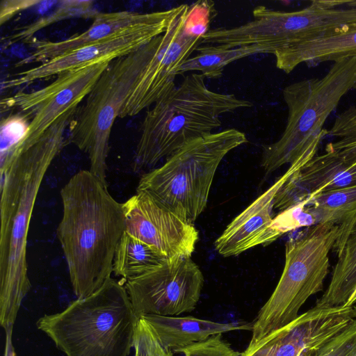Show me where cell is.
Segmentation results:
<instances>
[{
  "instance_id": "obj_1",
  "label": "cell",
  "mask_w": 356,
  "mask_h": 356,
  "mask_svg": "<svg viewBox=\"0 0 356 356\" xmlns=\"http://www.w3.org/2000/svg\"><path fill=\"white\" fill-rule=\"evenodd\" d=\"M76 109L60 116L29 149L0 163V324L4 329L13 326L31 286L26 259L31 217L44 175L67 144L65 132Z\"/></svg>"
},
{
  "instance_id": "obj_36",
  "label": "cell",
  "mask_w": 356,
  "mask_h": 356,
  "mask_svg": "<svg viewBox=\"0 0 356 356\" xmlns=\"http://www.w3.org/2000/svg\"><path fill=\"white\" fill-rule=\"evenodd\" d=\"M355 88V89H356V86H355V88Z\"/></svg>"
},
{
  "instance_id": "obj_24",
  "label": "cell",
  "mask_w": 356,
  "mask_h": 356,
  "mask_svg": "<svg viewBox=\"0 0 356 356\" xmlns=\"http://www.w3.org/2000/svg\"><path fill=\"white\" fill-rule=\"evenodd\" d=\"M166 259L153 248L124 232L115 251L113 272L128 281L152 270Z\"/></svg>"
},
{
  "instance_id": "obj_35",
  "label": "cell",
  "mask_w": 356,
  "mask_h": 356,
  "mask_svg": "<svg viewBox=\"0 0 356 356\" xmlns=\"http://www.w3.org/2000/svg\"><path fill=\"white\" fill-rule=\"evenodd\" d=\"M353 309H354V316H355V318H356V304H355L353 306Z\"/></svg>"
},
{
  "instance_id": "obj_25",
  "label": "cell",
  "mask_w": 356,
  "mask_h": 356,
  "mask_svg": "<svg viewBox=\"0 0 356 356\" xmlns=\"http://www.w3.org/2000/svg\"><path fill=\"white\" fill-rule=\"evenodd\" d=\"M93 3V1H61L54 12L26 25L19 31L9 36L8 42L13 44L21 41L29 44L33 40L36 32L55 22L73 17L94 18L99 12L94 9Z\"/></svg>"
},
{
  "instance_id": "obj_33",
  "label": "cell",
  "mask_w": 356,
  "mask_h": 356,
  "mask_svg": "<svg viewBox=\"0 0 356 356\" xmlns=\"http://www.w3.org/2000/svg\"><path fill=\"white\" fill-rule=\"evenodd\" d=\"M13 327V326H9L4 329L6 332V346L3 356H16L12 340Z\"/></svg>"
},
{
  "instance_id": "obj_3",
  "label": "cell",
  "mask_w": 356,
  "mask_h": 356,
  "mask_svg": "<svg viewBox=\"0 0 356 356\" xmlns=\"http://www.w3.org/2000/svg\"><path fill=\"white\" fill-rule=\"evenodd\" d=\"M205 77L191 73L147 110L140 127L133 170L155 167L190 141L213 134L220 117L252 104L207 88Z\"/></svg>"
},
{
  "instance_id": "obj_5",
  "label": "cell",
  "mask_w": 356,
  "mask_h": 356,
  "mask_svg": "<svg viewBox=\"0 0 356 356\" xmlns=\"http://www.w3.org/2000/svg\"><path fill=\"white\" fill-rule=\"evenodd\" d=\"M356 86V57L334 62L321 78L286 86L282 91L288 108L285 129L275 142L262 148L261 165L271 173L298 159L309 161L327 136L323 125L341 99Z\"/></svg>"
},
{
  "instance_id": "obj_27",
  "label": "cell",
  "mask_w": 356,
  "mask_h": 356,
  "mask_svg": "<svg viewBox=\"0 0 356 356\" xmlns=\"http://www.w3.org/2000/svg\"><path fill=\"white\" fill-rule=\"evenodd\" d=\"M31 120L26 113L10 114L1 119L0 158L10 155L22 142Z\"/></svg>"
},
{
  "instance_id": "obj_12",
  "label": "cell",
  "mask_w": 356,
  "mask_h": 356,
  "mask_svg": "<svg viewBox=\"0 0 356 356\" xmlns=\"http://www.w3.org/2000/svg\"><path fill=\"white\" fill-rule=\"evenodd\" d=\"M203 284V274L191 257H175L127 281L124 286L140 318L147 314L177 316L193 311Z\"/></svg>"
},
{
  "instance_id": "obj_26",
  "label": "cell",
  "mask_w": 356,
  "mask_h": 356,
  "mask_svg": "<svg viewBox=\"0 0 356 356\" xmlns=\"http://www.w3.org/2000/svg\"><path fill=\"white\" fill-rule=\"evenodd\" d=\"M327 136L337 140L327 143L325 149L335 151L346 158L356 159V106H353L339 113Z\"/></svg>"
},
{
  "instance_id": "obj_6",
  "label": "cell",
  "mask_w": 356,
  "mask_h": 356,
  "mask_svg": "<svg viewBox=\"0 0 356 356\" xmlns=\"http://www.w3.org/2000/svg\"><path fill=\"white\" fill-rule=\"evenodd\" d=\"M248 143L234 128L193 140L140 179L136 191H145L193 223L204 211L218 165L232 150Z\"/></svg>"
},
{
  "instance_id": "obj_22",
  "label": "cell",
  "mask_w": 356,
  "mask_h": 356,
  "mask_svg": "<svg viewBox=\"0 0 356 356\" xmlns=\"http://www.w3.org/2000/svg\"><path fill=\"white\" fill-rule=\"evenodd\" d=\"M304 201L315 225L339 226L338 237L356 218V185L325 192Z\"/></svg>"
},
{
  "instance_id": "obj_4",
  "label": "cell",
  "mask_w": 356,
  "mask_h": 356,
  "mask_svg": "<svg viewBox=\"0 0 356 356\" xmlns=\"http://www.w3.org/2000/svg\"><path fill=\"white\" fill-rule=\"evenodd\" d=\"M138 320L125 286L111 277L91 295L44 315L36 326L66 356H128Z\"/></svg>"
},
{
  "instance_id": "obj_9",
  "label": "cell",
  "mask_w": 356,
  "mask_h": 356,
  "mask_svg": "<svg viewBox=\"0 0 356 356\" xmlns=\"http://www.w3.org/2000/svg\"><path fill=\"white\" fill-rule=\"evenodd\" d=\"M253 19L230 28L211 29V44L233 48L259 45L275 58L291 47L356 24V0H316L295 11H280L265 6L252 10Z\"/></svg>"
},
{
  "instance_id": "obj_34",
  "label": "cell",
  "mask_w": 356,
  "mask_h": 356,
  "mask_svg": "<svg viewBox=\"0 0 356 356\" xmlns=\"http://www.w3.org/2000/svg\"><path fill=\"white\" fill-rule=\"evenodd\" d=\"M355 304H356V289L350 296L347 302L343 305L344 307H353Z\"/></svg>"
},
{
  "instance_id": "obj_17",
  "label": "cell",
  "mask_w": 356,
  "mask_h": 356,
  "mask_svg": "<svg viewBox=\"0 0 356 356\" xmlns=\"http://www.w3.org/2000/svg\"><path fill=\"white\" fill-rule=\"evenodd\" d=\"M303 166L299 162L290 164L282 176L232 220L215 241L220 255L237 256L257 245H268L279 238L270 229L275 196L289 177Z\"/></svg>"
},
{
  "instance_id": "obj_15",
  "label": "cell",
  "mask_w": 356,
  "mask_h": 356,
  "mask_svg": "<svg viewBox=\"0 0 356 356\" xmlns=\"http://www.w3.org/2000/svg\"><path fill=\"white\" fill-rule=\"evenodd\" d=\"M354 318L353 307L315 305L247 347L241 356H304L343 330Z\"/></svg>"
},
{
  "instance_id": "obj_29",
  "label": "cell",
  "mask_w": 356,
  "mask_h": 356,
  "mask_svg": "<svg viewBox=\"0 0 356 356\" xmlns=\"http://www.w3.org/2000/svg\"><path fill=\"white\" fill-rule=\"evenodd\" d=\"M315 225L312 216L307 211L305 202L291 207L280 211L273 218L270 229L280 238L284 234L301 227H311Z\"/></svg>"
},
{
  "instance_id": "obj_11",
  "label": "cell",
  "mask_w": 356,
  "mask_h": 356,
  "mask_svg": "<svg viewBox=\"0 0 356 356\" xmlns=\"http://www.w3.org/2000/svg\"><path fill=\"white\" fill-rule=\"evenodd\" d=\"M181 4L156 11L150 19L128 27L98 42L67 51L39 65L16 74L3 83V88L28 86L39 79L126 56L164 33L170 22L186 8Z\"/></svg>"
},
{
  "instance_id": "obj_16",
  "label": "cell",
  "mask_w": 356,
  "mask_h": 356,
  "mask_svg": "<svg viewBox=\"0 0 356 356\" xmlns=\"http://www.w3.org/2000/svg\"><path fill=\"white\" fill-rule=\"evenodd\" d=\"M356 185V159L332 150L316 155L278 190L273 209L280 211L318 194Z\"/></svg>"
},
{
  "instance_id": "obj_10",
  "label": "cell",
  "mask_w": 356,
  "mask_h": 356,
  "mask_svg": "<svg viewBox=\"0 0 356 356\" xmlns=\"http://www.w3.org/2000/svg\"><path fill=\"white\" fill-rule=\"evenodd\" d=\"M111 62H99L61 73L44 88L31 92L19 90L1 99V111L17 108L31 118L24 138L5 158L17 156L29 149L60 116L78 106Z\"/></svg>"
},
{
  "instance_id": "obj_19",
  "label": "cell",
  "mask_w": 356,
  "mask_h": 356,
  "mask_svg": "<svg viewBox=\"0 0 356 356\" xmlns=\"http://www.w3.org/2000/svg\"><path fill=\"white\" fill-rule=\"evenodd\" d=\"M349 57H356V24L297 44L275 58V64L277 68L289 74L302 63L316 67Z\"/></svg>"
},
{
  "instance_id": "obj_13",
  "label": "cell",
  "mask_w": 356,
  "mask_h": 356,
  "mask_svg": "<svg viewBox=\"0 0 356 356\" xmlns=\"http://www.w3.org/2000/svg\"><path fill=\"white\" fill-rule=\"evenodd\" d=\"M189 8L187 4L159 36L156 47L119 118L132 117L150 108L176 86L179 68L202 44V37L193 35L188 28Z\"/></svg>"
},
{
  "instance_id": "obj_30",
  "label": "cell",
  "mask_w": 356,
  "mask_h": 356,
  "mask_svg": "<svg viewBox=\"0 0 356 356\" xmlns=\"http://www.w3.org/2000/svg\"><path fill=\"white\" fill-rule=\"evenodd\" d=\"M134 348V356H173V351L161 343L153 327L143 317L138 321Z\"/></svg>"
},
{
  "instance_id": "obj_23",
  "label": "cell",
  "mask_w": 356,
  "mask_h": 356,
  "mask_svg": "<svg viewBox=\"0 0 356 356\" xmlns=\"http://www.w3.org/2000/svg\"><path fill=\"white\" fill-rule=\"evenodd\" d=\"M197 54L190 57L179 68L178 75L189 72H200L205 78L218 79L225 67L239 59L257 54H270V50L259 45L226 48L217 44L199 46Z\"/></svg>"
},
{
  "instance_id": "obj_18",
  "label": "cell",
  "mask_w": 356,
  "mask_h": 356,
  "mask_svg": "<svg viewBox=\"0 0 356 356\" xmlns=\"http://www.w3.org/2000/svg\"><path fill=\"white\" fill-rule=\"evenodd\" d=\"M155 12L139 13L131 11L98 13L92 24L84 32L75 34L65 40L50 41L35 38L30 44L33 51L16 63V67L40 63L52 59L67 51L98 42L128 27L147 21Z\"/></svg>"
},
{
  "instance_id": "obj_8",
  "label": "cell",
  "mask_w": 356,
  "mask_h": 356,
  "mask_svg": "<svg viewBox=\"0 0 356 356\" xmlns=\"http://www.w3.org/2000/svg\"><path fill=\"white\" fill-rule=\"evenodd\" d=\"M159 36L112 60L83 104L77 107L68 127L67 140L88 154L89 170L106 186L107 157L113 124L153 54Z\"/></svg>"
},
{
  "instance_id": "obj_20",
  "label": "cell",
  "mask_w": 356,
  "mask_h": 356,
  "mask_svg": "<svg viewBox=\"0 0 356 356\" xmlns=\"http://www.w3.org/2000/svg\"><path fill=\"white\" fill-rule=\"evenodd\" d=\"M161 343L172 351L209 337L236 330H251L252 323H219L194 316L143 315Z\"/></svg>"
},
{
  "instance_id": "obj_7",
  "label": "cell",
  "mask_w": 356,
  "mask_h": 356,
  "mask_svg": "<svg viewBox=\"0 0 356 356\" xmlns=\"http://www.w3.org/2000/svg\"><path fill=\"white\" fill-rule=\"evenodd\" d=\"M338 235V225L316 224L286 241L282 273L252 322L248 347L296 319L309 298L323 290Z\"/></svg>"
},
{
  "instance_id": "obj_14",
  "label": "cell",
  "mask_w": 356,
  "mask_h": 356,
  "mask_svg": "<svg viewBox=\"0 0 356 356\" xmlns=\"http://www.w3.org/2000/svg\"><path fill=\"white\" fill-rule=\"evenodd\" d=\"M122 206L126 232L166 259L191 257L198 240L193 223L145 191H136Z\"/></svg>"
},
{
  "instance_id": "obj_2",
  "label": "cell",
  "mask_w": 356,
  "mask_h": 356,
  "mask_svg": "<svg viewBox=\"0 0 356 356\" xmlns=\"http://www.w3.org/2000/svg\"><path fill=\"white\" fill-rule=\"evenodd\" d=\"M63 216L56 229L77 298L97 291L111 277L125 232L122 204L89 170L74 174L60 190Z\"/></svg>"
},
{
  "instance_id": "obj_32",
  "label": "cell",
  "mask_w": 356,
  "mask_h": 356,
  "mask_svg": "<svg viewBox=\"0 0 356 356\" xmlns=\"http://www.w3.org/2000/svg\"><path fill=\"white\" fill-rule=\"evenodd\" d=\"M40 1H10L5 0L1 2L0 22L3 24L20 11L28 9L38 3Z\"/></svg>"
},
{
  "instance_id": "obj_28",
  "label": "cell",
  "mask_w": 356,
  "mask_h": 356,
  "mask_svg": "<svg viewBox=\"0 0 356 356\" xmlns=\"http://www.w3.org/2000/svg\"><path fill=\"white\" fill-rule=\"evenodd\" d=\"M304 356H356V318L327 341Z\"/></svg>"
},
{
  "instance_id": "obj_21",
  "label": "cell",
  "mask_w": 356,
  "mask_h": 356,
  "mask_svg": "<svg viewBox=\"0 0 356 356\" xmlns=\"http://www.w3.org/2000/svg\"><path fill=\"white\" fill-rule=\"evenodd\" d=\"M332 250L337 261L327 289L315 304L318 307L342 306L356 289V218L337 238Z\"/></svg>"
},
{
  "instance_id": "obj_31",
  "label": "cell",
  "mask_w": 356,
  "mask_h": 356,
  "mask_svg": "<svg viewBox=\"0 0 356 356\" xmlns=\"http://www.w3.org/2000/svg\"><path fill=\"white\" fill-rule=\"evenodd\" d=\"M173 352L184 356H241V353L233 349L222 337V334L213 335L208 339Z\"/></svg>"
}]
</instances>
